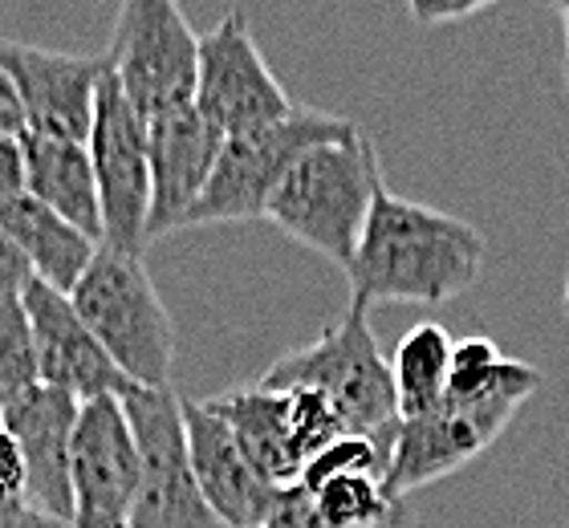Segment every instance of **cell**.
<instances>
[{"mask_svg":"<svg viewBox=\"0 0 569 528\" xmlns=\"http://www.w3.org/2000/svg\"><path fill=\"white\" fill-rule=\"evenodd\" d=\"M24 147V196H33L41 208L73 223L78 232L102 245V208H98L94 167L86 155V142L41 139L21 135Z\"/></svg>","mask_w":569,"mask_h":528,"instance_id":"e0dca14e","label":"cell"},{"mask_svg":"<svg viewBox=\"0 0 569 528\" xmlns=\"http://www.w3.org/2000/svg\"><path fill=\"white\" fill-rule=\"evenodd\" d=\"M183 411V439H188L191 476L200 484L203 500L228 528H261L277 505L269 480L257 476L240 444L232 439L228 422L200 399H179Z\"/></svg>","mask_w":569,"mask_h":528,"instance_id":"9a60e30c","label":"cell"},{"mask_svg":"<svg viewBox=\"0 0 569 528\" xmlns=\"http://www.w3.org/2000/svg\"><path fill=\"white\" fill-rule=\"evenodd\" d=\"M86 155H90L98 183L102 245L142 257V248H147V211H151L147 127L134 114V106L122 98L110 70L98 82L94 122H90V135H86Z\"/></svg>","mask_w":569,"mask_h":528,"instance_id":"9c48e42d","label":"cell"},{"mask_svg":"<svg viewBox=\"0 0 569 528\" xmlns=\"http://www.w3.org/2000/svg\"><path fill=\"white\" fill-rule=\"evenodd\" d=\"M497 0H407V9L419 24H448V21H463L472 12L488 9Z\"/></svg>","mask_w":569,"mask_h":528,"instance_id":"484cf974","label":"cell"},{"mask_svg":"<svg viewBox=\"0 0 569 528\" xmlns=\"http://www.w3.org/2000/svg\"><path fill=\"white\" fill-rule=\"evenodd\" d=\"M122 415L131 422L142 468L127 528H228L191 476L179 395L139 387L122 399Z\"/></svg>","mask_w":569,"mask_h":528,"instance_id":"ba28073f","label":"cell"},{"mask_svg":"<svg viewBox=\"0 0 569 528\" xmlns=\"http://www.w3.org/2000/svg\"><path fill=\"white\" fill-rule=\"evenodd\" d=\"M147 167H151V211H147V245L188 228L191 208L200 203L212 179L216 155L224 135L203 122L196 106L147 118Z\"/></svg>","mask_w":569,"mask_h":528,"instance_id":"5bb4252c","label":"cell"},{"mask_svg":"<svg viewBox=\"0 0 569 528\" xmlns=\"http://www.w3.org/2000/svg\"><path fill=\"white\" fill-rule=\"evenodd\" d=\"M537 387H541V370L509 358L485 395L439 399V407H431L427 415L399 419L391 439V464H387L391 492L407 500L416 488H427V484L460 471L463 464H472L480 451H488L505 435L512 415L533 399Z\"/></svg>","mask_w":569,"mask_h":528,"instance_id":"5b68a950","label":"cell"},{"mask_svg":"<svg viewBox=\"0 0 569 528\" xmlns=\"http://www.w3.org/2000/svg\"><path fill=\"white\" fill-rule=\"evenodd\" d=\"M191 106L212 122L220 135L277 122L293 110V98L284 94L277 73L269 70L264 53L252 41L249 17L240 9L224 12L220 21L200 37L196 53V98Z\"/></svg>","mask_w":569,"mask_h":528,"instance_id":"30bf717a","label":"cell"},{"mask_svg":"<svg viewBox=\"0 0 569 528\" xmlns=\"http://www.w3.org/2000/svg\"><path fill=\"white\" fill-rule=\"evenodd\" d=\"M561 309H566V317H569V272H566V289H561Z\"/></svg>","mask_w":569,"mask_h":528,"instance_id":"1f68e13d","label":"cell"},{"mask_svg":"<svg viewBox=\"0 0 569 528\" xmlns=\"http://www.w3.org/2000/svg\"><path fill=\"white\" fill-rule=\"evenodd\" d=\"M21 309L29 321L37 358V382L70 395L73 402L90 399H127L139 390L119 366L110 362L107 350L94 341L86 321L73 313L70 297L49 289L41 281H29L21 289Z\"/></svg>","mask_w":569,"mask_h":528,"instance_id":"4fadbf2b","label":"cell"},{"mask_svg":"<svg viewBox=\"0 0 569 528\" xmlns=\"http://www.w3.org/2000/svg\"><path fill=\"white\" fill-rule=\"evenodd\" d=\"M0 528H70V520L46 517V512H37L29 505H17V508H0Z\"/></svg>","mask_w":569,"mask_h":528,"instance_id":"f546056e","label":"cell"},{"mask_svg":"<svg viewBox=\"0 0 569 528\" xmlns=\"http://www.w3.org/2000/svg\"><path fill=\"white\" fill-rule=\"evenodd\" d=\"M485 232L476 223L403 200L379 183L358 248L346 265L350 301L443 306L472 289L485 269Z\"/></svg>","mask_w":569,"mask_h":528,"instance_id":"6da1fadb","label":"cell"},{"mask_svg":"<svg viewBox=\"0 0 569 528\" xmlns=\"http://www.w3.org/2000/svg\"><path fill=\"white\" fill-rule=\"evenodd\" d=\"M139 471L122 399L82 402L70 439V528H127Z\"/></svg>","mask_w":569,"mask_h":528,"instance_id":"8fae6325","label":"cell"},{"mask_svg":"<svg viewBox=\"0 0 569 528\" xmlns=\"http://www.w3.org/2000/svg\"><path fill=\"white\" fill-rule=\"evenodd\" d=\"M37 387V358L29 321H24L21 297L0 301V415Z\"/></svg>","mask_w":569,"mask_h":528,"instance_id":"7402d4cb","label":"cell"},{"mask_svg":"<svg viewBox=\"0 0 569 528\" xmlns=\"http://www.w3.org/2000/svg\"><path fill=\"white\" fill-rule=\"evenodd\" d=\"M196 53H200V33L183 17L179 0H122L114 37L102 58L122 98L147 122L191 106Z\"/></svg>","mask_w":569,"mask_h":528,"instance_id":"52a82bcc","label":"cell"},{"mask_svg":"<svg viewBox=\"0 0 569 528\" xmlns=\"http://www.w3.org/2000/svg\"><path fill=\"white\" fill-rule=\"evenodd\" d=\"M553 9L561 12V24H566V66H569V0H553Z\"/></svg>","mask_w":569,"mask_h":528,"instance_id":"4dcf8cb0","label":"cell"},{"mask_svg":"<svg viewBox=\"0 0 569 528\" xmlns=\"http://www.w3.org/2000/svg\"><path fill=\"white\" fill-rule=\"evenodd\" d=\"M0 70L9 73L21 98L29 135L86 142L94 122L98 82L107 78L102 53H58L0 37Z\"/></svg>","mask_w":569,"mask_h":528,"instance_id":"7c38bea8","label":"cell"},{"mask_svg":"<svg viewBox=\"0 0 569 528\" xmlns=\"http://www.w3.org/2000/svg\"><path fill=\"white\" fill-rule=\"evenodd\" d=\"M0 135H24V110L21 98L12 90L9 73L0 70Z\"/></svg>","mask_w":569,"mask_h":528,"instance_id":"f1b7e54d","label":"cell"},{"mask_svg":"<svg viewBox=\"0 0 569 528\" xmlns=\"http://www.w3.org/2000/svg\"><path fill=\"white\" fill-rule=\"evenodd\" d=\"M379 183L382 171L375 142L358 127L338 142L309 147L269 196L264 220L281 228L289 240L313 248L338 269H346Z\"/></svg>","mask_w":569,"mask_h":528,"instance_id":"7a4b0ae2","label":"cell"},{"mask_svg":"<svg viewBox=\"0 0 569 528\" xmlns=\"http://www.w3.org/2000/svg\"><path fill=\"white\" fill-rule=\"evenodd\" d=\"M24 196V147L21 135H0V203Z\"/></svg>","mask_w":569,"mask_h":528,"instance_id":"4316f807","label":"cell"},{"mask_svg":"<svg viewBox=\"0 0 569 528\" xmlns=\"http://www.w3.org/2000/svg\"><path fill=\"white\" fill-rule=\"evenodd\" d=\"M203 402L228 422L232 439L240 444L244 459L257 468L261 480H269L273 488L297 484L306 459H301V451H297V444H293V431H289V415H284L281 390L240 387V390L220 395V399H203Z\"/></svg>","mask_w":569,"mask_h":528,"instance_id":"ac0fdd59","label":"cell"},{"mask_svg":"<svg viewBox=\"0 0 569 528\" xmlns=\"http://www.w3.org/2000/svg\"><path fill=\"white\" fill-rule=\"evenodd\" d=\"M261 528H330L326 520L318 517V508H313V496L301 488V484H289L277 492V505L269 512Z\"/></svg>","mask_w":569,"mask_h":528,"instance_id":"cb8c5ba5","label":"cell"},{"mask_svg":"<svg viewBox=\"0 0 569 528\" xmlns=\"http://www.w3.org/2000/svg\"><path fill=\"white\" fill-rule=\"evenodd\" d=\"M70 306L134 387L171 390L176 321L142 257L98 245L94 260L70 289Z\"/></svg>","mask_w":569,"mask_h":528,"instance_id":"3957f363","label":"cell"},{"mask_svg":"<svg viewBox=\"0 0 569 528\" xmlns=\"http://www.w3.org/2000/svg\"><path fill=\"white\" fill-rule=\"evenodd\" d=\"M0 228L9 232L17 252L24 257L33 281L49 285V289H58L66 297H70V289L78 285V277L98 252V240H90L73 223L41 208L33 196H17V200L0 203Z\"/></svg>","mask_w":569,"mask_h":528,"instance_id":"d6986e66","label":"cell"},{"mask_svg":"<svg viewBox=\"0 0 569 528\" xmlns=\"http://www.w3.org/2000/svg\"><path fill=\"white\" fill-rule=\"evenodd\" d=\"M505 353L492 338H463L451 341V366H448V390L443 399H472L485 395L505 370Z\"/></svg>","mask_w":569,"mask_h":528,"instance_id":"603a6c76","label":"cell"},{"mask_svg":"<svg viewBox=\"0 0 569 528\" xmlns=\"http://www.w3.org/2000/svg\"><path fill=\"white\" fill-rule=\"evenodd\" d=\"M395 382V411L399 419H416L439 407L448 390V366H451V333L436 321H423L411 333L399 338L391 362Z\"/></svg>","mask_w":569,"mask_h":528,"instance_id":"ffe728a7","label":"cell"},{"mask_svg":"<svg viewBox=\"0 0 569 528\" xmlns=\"http://www.w3.org/2000/svg\"><path fill=\"white\" fill-rule=\"evenodd\" d=\"M358 122L342 114H321V110H306L293 106L284 118L264 122V127L240 130L220 142L216 155L212 179L203 188L200 203L191 208L188 228H203V223H244L261 220L264 203L284 179V171L321 142H338L346 135H355Z\"/></svg>","mask_w":569,"mask_h":528,"instance_id":"8992f818","label":"cell"},{"mask_svg":"<svg viewBox=\"0 0 569 528\" xmlns=\"http://www.w3.org/2000/svg\"><path fill=\"white\" fill-rule=\"evenodd\" d=\"M29 281H33V272H29L24 257L17 252V245L9 240V232L0 228V301H12V297H21V289Z\"/></svg>","mask_w":569,"mask_h":528,"instance_id":"83f0119b","label":"cell"},{"mask_svg":"<svg viewBox=\"0 0 569 528\" xmlns=\"http://www.w3.org/2000/svg\"><path fill=\"white\" fill-rule=\"evenodd\" d=\"M566 82H569V66H566Z\"/></svg>","mask_w":569,"mask_h":528,"instance_id":"d6a6232c","label":"cell"},{"mask_svg":"<svg viewBox=\"0 0 569 528\" xmlns=\"http://www.w3.org/2000/svg\"><path fill=\"white\" fill-rule=\"evenodd\" d=\"M306 492L313 496L318 517L330 528H403V500L379 471L330 476Z\"/></svg>","mask_w":569,"mask_h":528,"instance_id":"44dd1931","label":"cell"},{"mask_svg":"<svg viewBox=\"0 0 569 528\" xmlns=\"http://www.w3.org/2000/svg\"><path fill=\"white\" fill-rule=\"evenodd\" d=\"M78 407L82 402L70 395L37 382L0 415L24 459V505L58 520H70V439Z\"/></svg>","mask_w":569,"mask_h":528,"instance_id":"2e32d148","label":"cell"},{"mask_svg":"<svg viewBox=\"0 0 569 528\" xmlns=\"http://www.w3.org/2000/svg\"><path fill=\"white\" fill-rule=\"evenodd\" d=\"M24 505V459L21 447L0 422V508Z\"/></svg>","mask_w":569,"mask_h":528,"instance_id":"d4e9b609","label":"cell"},{"mask_svg":"<svg viewBox=\"0 0 569 528\" xmlns=\"http://www.w3.org/2000/svg\"><path fill=\"white\" fill-rule=\"evenodd\" d=\"M257 387L318 390L330 399L346 435H382L395 431V422H399L391 366L370 329V306L362 301H350L338 321L321 329L318 341L284 350L277 362H269Z\"/></svg>","mask_w":569,"mask_h":528,"instance_id":"277c9868","label":"cell"}]
</instances>
